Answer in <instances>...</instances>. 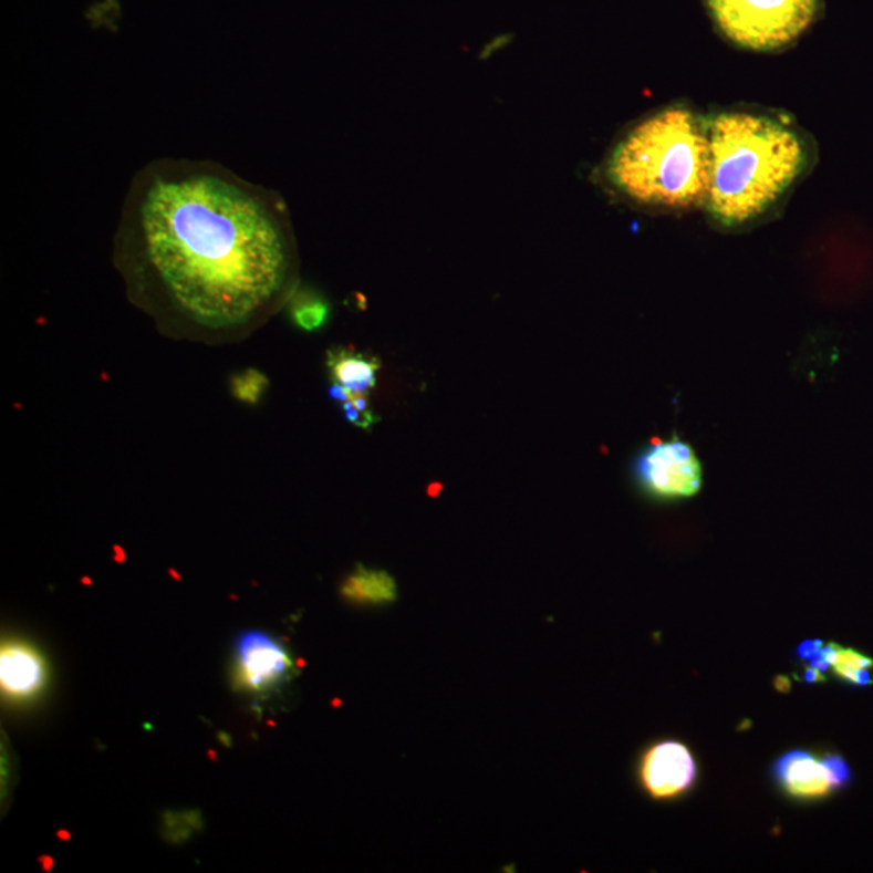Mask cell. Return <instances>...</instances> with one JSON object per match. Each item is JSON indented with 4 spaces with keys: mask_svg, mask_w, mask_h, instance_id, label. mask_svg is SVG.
Here are the masks:
<instances>
[{
    "mask_svg": "<svg viewBox=\"0 0 873 873\" xmlns=\"http://www.w3.org/2000/svg\"><path fill=\"white\" fill-rule=\"evenodd\" d=\"M710 180L706 208L724 230L771 216L813 166L812 139L787 115L729 108L708 118Z\"/></svg>",
    "mask_w": 873,
    "mask_h": 873,
    "instance_id": "obj_2",
    "label": "cell"
},
{
    "mask_svg": "<svg viewBox=\"0 0 873 873\" xmlns=\"http://www.w3.org/2000/svg\"><path fill=\"white\" fill-rule=\"evenodd\" d=\"M342 595L357 605H387L394 603L398 589L392 574L384 570H370L360 567L346 576L342 584Z\"/></svg>",
    "mask_w": 873,
    "mask_h": 873,
    "instance_id": "obj_11",
    "label": "cell"
},
{
    "mask_svg": "<svg viewBox=\"0 0 873 873\" xmlns=\"http://www.w3.org/2000/svg\"><path fill=\"white\" fill-rule=\"evenodd\" d=\"M644 790L657 799H675L693 787L697 777L696 760L679 741H662L645 750L640 767Z\"/></svg>",
    "mask_w": 873,
    "mask_h": 873,
    "instance_id": "obj_7",
    "label": "cell"
},
{
    "mask_svg": "<svg viewBox=\"0 0 873 873\" xmlns=\"http://www.w3.org/2000/svg\"><path fill=\"white\" fill-rule=\"evenodd\" d=\"M806 682L825 683L827 678L823 676V673L820 672V669L813 668V666H808V668H806Z\"/></svg>",
    "mask_w": 873,
    "mask_h": 873,
    "instance_id": "obj_19",
    "label": "cell"
},
{
    "mask_svg": "<svg viewBox=\"0 0 873 873\" xmlns=\"http://www.w3.org/2000/svg\"><path fill=\"white\" fill-rule=\"evenodd\" d=\"M342 408L346 419L361 429H371L375 423H378V417L374 415L373 406H371L370 396L349 399V402L342 403Z\"/></svg>",
    "mask_w": 873,
    "mask_h": 873,
    "instance_id": "obj_15",
    "label": "cell"
},
{
    "mask_svg": "<svg viewBox=\"0 0 873 873\" xmlns=\"http://www.w3.org/2000/svg\"><path fill=\"white\" fill-rule=\"evenodd\" d=\"M269 387V378L256 370L241 371L230 378V391L238 402L258 405Z\"/></svg>",
    "mask_w": 873,
    "mask_h": 873,
    "instance_id": "obj_13",
    "label": "cell"
},
{
    "mask_svg": "<svg viewBox=\"0 0 873 873\" xmlns=\"http://www.w3.org/2000/svg\"><path fill=\"white\" fill-rule=\"evenodd\" d=\"M822 641H806L799 645L798 655L804 661H812L817 654H819L820 647H822Z\"/></svg>",
    "mask_w": 873,
    "mask_h": 873,
    "instance_id": "obj_18",
    "label": "cell"
},
{
    "mask_svg": "<svg viewBox=\"0 0 873 873\" xmlns=\"http://www.w3.org/2000/svg\"><path fill=\"white\" fill-rule=\"evenodd\" d=\"M827 767H829L830 771H832L834 783H836L838 790L840 788L846 787L850 783L851 773L850 766H848L846 760L840 756H827L825 759Z\"/></svg>",
    "mask_w": 873,
    "mask_h": 873,
    "instance_id": "obj_16",
    "label": "cell"
},
{
    "mask_svg": "<svg viewBox=\"0 0 873 873\" xmlns=\"http://www.w3.org/2000/svg\"><path fill=\"white\" fill-rule=\"evenodd\" d=\"M201 829L202 820L198 812H172L164 815V832L167 840L174 843L187 841L193 833Z\"/></svg>",
    "mask_w": 873,
    "mask_h": 873,
    "instance_id": "obj_14",
    "label": "cell"
},
{
    "mask_svg": "<svg viewBox=\"0 0 873 873\" xmlns=\"http://www.w3.org/2000/svg\"><path fill=\"white\" fill-rule=\"evenodd\" d=\"M238 685L254 696H268L291 679L294 672L290 652L261 631L241 634L235 647Z\"/></svg>",
    "mask_w": 873,
    "mask_h": 873,
    "instance_id": "obj_6",
    "label": "cell"
},
{
    "mask_svg": "<svg viewBox=\"0 0 873 873\" xmlns=\"http://www.w3.org/2000/svg\"><path fill=\"white\" fill-rule=\"evenodd\" d=\"M834 665L850 666V668H873V658L859 654L854 648H840L838 661Z\"/></svg>",
    "mask_w": 873,
    "mask_h": 873,
    "instance_id": "obj_17",
    "label": "cell"
},
{
    "mask_svg": "<svg viewBox=\"0 0 873 873\" xmlns=\"http://www.w3.org/2000/svg\"><path fill=\"white\" fill-rule=\"evenodd\" d=\"M717 30L738 48L777 52L817 20L820 0H704Z\"/></svg>",
    "mask_w": 873,
    "mask_h": 873,
    "instance_id": "obj_4",
    "label": "cell"
},
{
    "mask_svg": "<svg viewBox=\"0 0 873 873\" xmlns=\"http://www.w3.org/2000/svg\"><path fill=\"white\" fill-rule=\"evenodd\" d=\"M633 478L641 492L657 501L696 497L704 486V466L696 448L678 434L648 441L633 459Z\"/></svg>",
    "mask_w": 873,
    "mask_h": 873,
    "instance_id": "obj_5",
    "label": "cell"
},
{
    "mask_svg": "<svg viewBox=\"0 0 873 873\" xmlns=\"http://www.w3.org/2000/svg\"><path fill=\"white\" fill-rule=\"evenodd\" d=\"M325 364H328L332 384H339L346 388L352 396L350 399L357 398V396H370V392L374 391L377 385V373L382 367L377 357L343 349V346L329 350Z\"/></svg>",
    "mask_w": 873,
    "mask_h": 873,
    "instance_id": "obj_10",
    "label": "cell"
},
{
    "mask_svg": "<svg viewBox=\"0 0 873 873\" xmlns=\"http://www.w3.org/2000/svg\"><path fill=\"white\" fill-rule=\"evenodd\" d=\"M114 264L136 308L199 342L254 332L300 285L285 199L214 160L164 157L133 175Z\"/></svg>",
    "mask_w": 873,
    "mask_h": 873,
    "instance_id": "obj_1",
    "label": "cell"
},
{
    "mask_svg": "<svg viewBox=\"0 0 873 873\" xmlns=\"http://www.w3.org/2000/svg\"><path fill=\"white\" fill-rule=\"evenodd\" d=\"M290 318L303 332H318L331 319V304L311 290H297L289 301Z\"/></svg>",
    "mask_w": 873,
    "mask_h": 873,
    "instance_id": "obj_12",
    "label": "cell"
},
{
    "mask_svg": "<svg viewBox=\"0 0 873 873\" xmlns=\"http://www.w3.org/2000/svg\"><path fill=\"white\" fill-rule=\"evenodd\" d=\"M773 685H775V689L780 690V693H790L791 682L790 678H788V676H783V675L777 676V678H775Z\"/></svg>",
    "mask_w": 873,
    "mask_h": 873,
    "instance_id": "obj_20",
    "label": "cell"
},
{
    "mask_svg": "<svg viewBox=\"0 0 873 873\" xmlns=\"http://www.w3.org/2000/svg\"><path fill=\"white\" fill-rule=\"evenodd\" d=\"M603 188L633 208L686 212L706 205L708 121L685 104L644 115L613 142L599 168Z\"/></svg>",
    "mask_w": 873,
    "mask_h": 873,
    "instance_id": "obj_3",
    "label": "cell"
},
{
    "mask_svg": "<svg viewBox=\"0 0 873 873\" xmlns=\"http://www.w3.org/2000/svg\"><path fill=\"white\" fill-rule=\"evenodd\" d=\"M778 783L794 799L815 801L838 790L825 760L815 759L808 750H791L775 763Z\"/></svg>",
    "mask_w": 873,
    "mask_h": 873,
    "instance_id": "obj_9",
    "label": "cell"
},
{
    "mask_svg": "<svg viewBox=\"0 0 873 873\" xmlns=\"http://www.w3.org/2000/svg\"><path fill=\"white\" fill-rule=\"evenodd\" d=\"M48 664L33 645L9 641L0 654V685L10 700H31L48 685Z\"/></svg>",
    "mask_w": 873,
    "mask_h": 873,
    "instance_id": "obj_8",
    "label": "cell"
}]
</instances>
